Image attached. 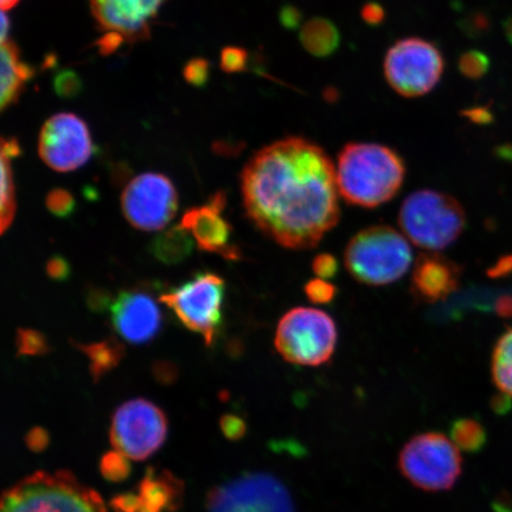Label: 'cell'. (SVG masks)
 <instances>
[{"label": "cell", "instance_id": "obj_1", "mask_svg": "<svg viewBox=\"0 0 512 512\" xmlns=\"http://www.w3.org/2000/svg\"><path fill=\"white\" fill-rule=\"evenodd\" d=\"M241 192L249 220L293 251L316 247L341 219L336 165L302 137L256 152L242 171Z\"/></svg>", "mask_w": 512, "mask_h": 512}, {"label": "cell", "instance_id": "obj_2", "mask_svg": "<svg viewBox=\"0 0 512 512\" xmlns=\"http://www.w3.org/2000/svg\"><path fill=\"white\" fill-rule=\"evenodd\" d=\"M339 195L352 206L376 208L393 200L406 176L405 162L386 145L350 143L336 165Z\"/></svg>", "mask_w": 512, "mask_h": 512}, {"label": "cell", "instance_id": "obj_3", "mask_svg": "<svg viewBox=\"0 0 512 512\" xmlns=\"http://www.w3.org/2000/svg\"><path fill=\"white\" fill-rule=\"evenodd\" d=\"M413 261L411 245L398 230L373 226L361 230L344 252L345 267L358 283L386 286L405 275Z\"/></svg>", "mask_w": 512, "mask_h": 512}, {"label": "cell", "instance_id": "obj_4", "mask_svg": "<svg viewBox=\"0 0 512 512\" xmlns=\"http://www.w3.org/2000/svg\"><path fill=\"white\" fill-rule=\"evenodd\" d=\"M399 224L413 245L438 253L462 235L466 215L456 198L440 191L420 190L402 203Z\"/></svg>", "mask_w": 512, "mask_h": 512}, {"label": "cell", "instance_id": "obj_5", "mask_svg": "<svg viewBox=\"0 0 512 512\" xmlns=\"http://www.w3.org/2000/svg\"><path fill=\"white\" fill-rule=\"evenodd\" d=\"M2 512H107L92 489L67 472H38L11 488Z\"/></svg>", "mask_w": 512, "mask_h": 512}, {"label": "cell", "instance_id": "obj_6", "mask_svg": "<svg viewBox=\"0 0 512 512\" xmlns=\"http://www.w3.org/2000/svg\"><path fill=\"white\" fill-rule=\"evenodd\" d=\"M337 338V326L329 315L312 307H296L280 319L274 345L288 363L319 367L335 354Z\"/></svg>", "mask_w": 512, "mask_h": 512}, {"label": "cell", "instance_id": "obj_7", "mask_svg": "<svg viewBox=\"0 0 512 512\" xmlns=\"http://www.w3.org/2000/svg\"><path fill=\"white\" fill-rule=\"evenodd\" d=\"M402 476L427 492L451 490L462 476V454L452 439L440 432L415 435L399 456Z\"/></svg>", "mask_w": 512, "mask_h": 512}, {"label": "cell", "instance_id": "obj_8", "mask_svg": "<svg viewBox=\"0 0 512 512\" xmlns=\"http://www.w3.org/2000/svg\"><path fill=\"white\" fill-rule=\"evenodd\" d=\"M444 69V56L439 48L419 37L396 42L383 62L388 85L408 99L431 93L443 78Z\"/></svg>", "mask_w": 512, "mask_h": 512}, {"label": "cell", "instance_id": "obj_9", "mask_svg": "<svg viewBox=\"0 0 512 512\" xmlns=\"http://www.w3.org/2000/svg\"><path fill=\"white\" fill-rule=\"evenodd\" d=\"M224 294L226 284L220 275L206 272L162 294L160 302L168 306L184 326L211 345L222 323Z\"/></svg>", "mask_w": 512, "mask_h": 512}, {"label": "cell", "instance_id": "obj_10", "mask_svg": "<svg viewBox=\"0 0 512 512\" xmlns=\"http://www.w3.org/2000/svg\"><path fill=\"white\" fill-rule=\"evenodd\" d=\"M168 422L152 402L137 399L124 403L112 422V443L124 457L143 460L163 445Z\"/></svg>", "mask_w": 512, "mask_h": 512}, {"label": "cell", "instance_id": "obj_11", "mask_svg": "<svg viewBox=\"0 0 512 512\" xmlns=\"http://www.w3.org/2000/svg\"><path fill=\"white\" fill-rule=\"evenodd\" d=\"M126 220L134 228L155 232L168 226L178 210V195L171 179L155 172L133 178L121 196Z\"/></svg>", "mask_w": 512, "mask_h": 512}, {"label": "cell", "instance_id": "obj_12", "mask_svg": "<svg viewBox=\"0 0 512 512\" xmlns=\"http://www.w3.org/2000/svg\"><path fill=\"white\" fill-rule=\"evenodd\" d=\"M208 512H294L292 499L277 478L251 473L211 492Z\"/></svg>", "mask_w": 512, "mask_h": 512}, {"label": "cell", "instance_id": "obj_13", "mask_svg": "<svg viewBox=\"0 0 512 512\" xmlns=\"http://www.w3.org/2000/svg\"><path fill=\"white\" fill-rule=\"evenodd\" d=\"M94 145L85 121L73 113H59L43 125L38 153L50 169L75 171L93 156Z\"/></svg>", "mask_w": 512, "mask_h": 512}, {"label": "cell", "instance_id": "obj_14", "mask_svg": "<svg viewBox=\"0 0 512 512\" xmlns=\"http://www.w3.org/2000/svg\"><path fill=\"white\" fill-rule=\"evenodd\" d=\"M163 3L164 0H91L95 22L106 32L100 41L102 53L149 36L150 23Z\"/></svg>", "mask_w": 512, "mask_h": 512}, {"label": "cell", "instance_id": "obj_15", "mask_svg": "<svg viewBox=\"0 0 512 512\" xmlns=\"http://www.w3.org/2000/svg\"><path fill=\"white\" fill-rule=\"evenodd\" d=\"M110 311L114 330L128 343H149L162 329V311L149 294L121 292Z\"/></svg>", "mask_w": 512, "mask_h": 512}, {"label": "cell", "instance_id": "obj_16", "mask_svg": "<svg viewBox=\"0 0 512 512\" xmlns=\"http://www.w3.org/2000/svg\"><path fill=\"white\" fill-rule=\"evenodd\" d=\"M226 203L224 192H216L204 206L185 211L182 226L188 230L202 251L236 260L240 256L238 248L229 243L232 227L222 217Z\"/></svg>", "mask_w": 512, "mask_h": 512}, {"label": "cell", "instance_id": "obj_17", "mask_svg": "<svg viewBox=\"0 0 512 512\" xmlns=\"http://www.w3.org/2000/svg\"><path fill=\"white\" fill-rule=\"evenodd\" d=\"M460 268L437 252L421 254L412 273V292L422 303L434 304L456 292Z\"/></svg>", "mask_w": 512, "mask_h": 512}, {"label": "cell", "instance_id": "obj_18", "mask_svg": "<svg viewBox=\"0 0 512 512\" xmlns=\"http://www.w3.org/2000/svg\"><path fill=\"white\" fill-rule=\"evenodd\" d=\"M34 76V69L22 60L15 42L2 43V91H0V108L15 105L25 85Z\"/></svg>", "mask_w": 512, "mask_h": 512}, {"label": "cell", "instance_id": "obj_19", "mask_svg": "<svg viewBox=\"0 0 512 512\" xmlns=\"http://www.w3.org/2000/svg\"><path fill=\"white\" fill-rule=\"evenodd\" d=\"M21 155V145L16 138L2 140V197H0V229L2 234L15 220L17 203L12 162Z\"/></svg>", "mask_w": 512, "mask_h": 512}, {"label": "cell", "instance_id": "obj_20", "mask_svg": "<svg viewBox=\"0 0 512 512\" xmlns=\"http://www.w3.org/2000/svg\"><path fill=\"white\" fill-rule=\"evenodd\" d=\"M300 43L307 53L315 57L334 55L341 46V32L328 18L316 17L300 29Z\"/></svg>", "mask_w": 512, "mask_h": 512}, {"label": "cell", "instance_id": "obj_21", "mask_svg": "<svg viewBox=\"0 0 512 512\" xmlns=\"http://www.w3.org/2000/svg\"><path fill=\"white\" fill-rule=\"evenodd\" d=\"M182 224L158 235L151 243V253L166 265H177L189 258L194 240Z\"/></svg>", "mask_w": 512, "mask_h": 512}, {"label": "cell", "instance_id": "obj_22", "mask_svg": "<svg viewBox=\"0 0 512 512\" xmlns=\"http://www.w3.org/2000/svg\"><path fill=\"white\" fill-rule=\"evenodd\" d=\"M492 379L499 392L512 399V328L496 344L492 355Z\"/></svg>", "mask_w": 512, "mask_h": 512}, {"label": "cell", "instance_id": "obj_23", "mask_svg": "<svg viewBox=\"0 0 512 512\" xmlns=\"http://www.w3.org/2000/svg\"><path fill=\"white\" fill-rule=\"evenodd\" d=\"M451 439L459 450L476 453L486 444L485 428L475 419H459L453 422Z\"/></svg>", "mask_w": 512, "mask_h": 512}, {"label": "cell", "instance_id": "obj_24", "mask_svg": "<svg viewBox=\"0 0 512 512\" xmlns=\"http://www.w3.org/2000/svg\"><path fill=\"white\" fill-rule=\"evenodd\" d=\"M79 348L85 351L86 355L91 358L95 374L110 369L123 356V345L115 341L114 338L100 343L79 345Z\"/></svg>", "mask_w": 512, "mask_h": 512}, {"label": "cell", "instance_id": "obj_25", "mask_svg": "<svg viewBox=\"0 0 512 512\" xmlns=\"http://www.w3.org/2000/svg\"><path fill=\"white\" fill-rule=\"evenodd\" d=\"M458 66L465 78L477 80L488 73L490 61L482 51L471 50L460 56Z\"/></svg>", "mask_w": 512, "mask_h": 512}, {"label": "cell", "instance_id": "obj_26", "mask_svg": "<svg viewBox=\"0 0 512 512\" xmlns=\"http://www.w3.org/2000/svg\"><path fill=\"white\" fill-rule=\"evenodd\" d=\"M18 350L25 355L43 354L48 350V342L41 332L21 329L17 334Z\"/></svg>", "mask_w": 512, "mask_h": 512}, {"label": "cell", "instance_id": "obj_27", "mask_svg": "<svg viewBox=\"0 0 512 512\" xmlns=\"http://www.w3.org/2000/svg\"><path fill=\"white\" fill-rule=\"evenodd\" d=\"M75 198L68 190L55 189L49 192L47 207L51 214L66 219L75 210Z\"/></svg>", "mask_w": 512, "mask_h": 512}, {"label": "cell", "instance_id": "obj_28", "mask_svg": "<svg viewBox=\"0 0 512 512\" xmlns=\"http://www.w3.org/2000/svg\"><path fill=\"white\" fill-rule=\"evenodd\" d=\"M306 297L315 304H328L335 299L337 288L325 279H313L305 285Z\"/></svg>", "mask_w": 512, "mask_h": 512}, {"label": "cell", "instance_id": "obj_29", "mask_svg": "<svg viewBox=\"0 0 512 512\" xmlns=\"http://www.w3.org/2000/svg\"><path fill=\"white\" fill-rule=\"evenodd\" d=\"M247 51L242 48L228 47L222 51L221 67L227 73L243 72L247 68Z\"/></svg>", "mask_w": 512, "mask_h": 512}, {"label": "cell", "instance_id": "obj_30", "mask_svg": "<svg viewBox=\"0 0 512 512\" xmlns=\"http://www.w3.org/2000/svg\"><path fill=\"white\" fill-rule=\"evenodd\" d=\"M184 78L190 85L201 87L209 78V63L203 59L191 60L184 68Z\"/></svg>", "mask_w": 512, "mask_h": 512}, {"label": "cell", "instance_id": "obj_31", "mask_svg": "<svg viewBox=\"0 0 512 512\" xmlns=\"http://www.w3.org/2000/svg\"><path fill=\"white\" fill-rule=\"evenodd\" d=\"M312 270L320 279L334 278L338 272V262L334 255L319 254L313 260Z\"/></svg>", "mask_w": 512, "mask_h": 512}, {"label": "cell", "instance_id": "obj_32", "mask_svg": "<svg viewBox=\"0 0 512 512\" xmlns=\"http://www.w3.org/2000/svg\"><path fill=\"white\" fill-rule=\"evenodd\" d=\"M47 272L50 278L63 281L69 277L70 267L61 256H55V258L49 260Z\"/></svg>", "mask_w": 512, "mask_h": 512}, {"label": "cell", "instance_id": "obj_33", "mask_svg": "<svg viewBox=\"0 0 512 512\" xmlns=\"http://www.w3.org/2000/svg\"><path fill=\"white\" fill-rule=\"evenodd\" d=\"M384 10L380 4L368 3L363 6L362 18L369 25H379L384 19Z\"/></svg>", "mask_w": 512, "mask_h": 512}, {"label": "cell", "instance_id": "obj_34", "mask_svg": "<svg viewBox=\"0 0 512 512\" xmlns=\"http://www.w3.org/2000/svg\"><path fill=\"white\" fill-rule=\"evenodd\" d=\"M302 18V12L296 8H293V6H286V8L281 11L280 15V21L287 29L298 28L300 22H302Z\"/></svg>", "mask_w": 512, "mask_h": 512}, {"label": "cell", "instance_id": "obj_35", "mask_svg": "<svg viewBox=\"0 0 512 512\" xmlns=\"http://www.w3.org/2000/svg\"><path fill=\"white\" fill-rule=\"evenodd\" d=\"M10 19L8 16H6L5 11H3L2 14V43L9 41V34H10Z\"/></svg>", "mask_w": 512, "mask_h": 512}, {"label": "cell", "instance_id": "obj_36", "mask_svg": "<svg viewBox=\"0 0 512 512\" xmlns=\"http://www.w3.org/2000/svg\"><path fill=\"white\" fill-rule=\"evenodd\" d=\"M497 153L503 159L509 160V162H512V145H505V146L499 147Z\"/></svg>", "mask_w": 512, "mask_h": 512}, {"label": "cell", "instance_id": "obj_37", "mask_svg": "<svg viewBox=\"0 0 512 512\" xmlns=\"http://www.w3.org/2000/svg\"><path fill=\"white\" fill-rule=\"evenodd\" d=\"M19 2H21V0H0V8L6 12L14 9Z\"/></svg>", "mask_w": 512, "mask_h": 512}]
</instances>
